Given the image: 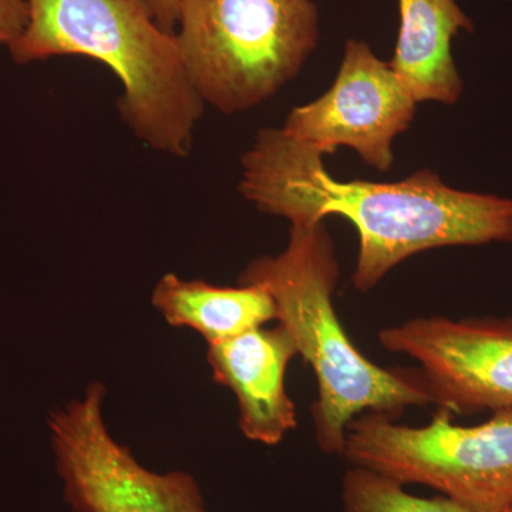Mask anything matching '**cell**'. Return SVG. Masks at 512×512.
<instances>
[{
  "mask_svg": "<svg viewBox=\"0 0 512 512\" xmlns=\"http://www.w3.org/2000/svg\"><path fill=\"white\" fill-rule=\"evenodd\" d=\"M239 192L259 211L293 222L338 215L360 248L353 285L375 288L404 259L441 247L512 244V198L454 190L431 170L399 183L335 180L323 154L264 128L241 160Z\"/></svg>",
  "mask_w": 512,
  "mask_h": 512,
  "instance_id": "1",
  "label": "cell"
},
{
  "mask_svg": "<svg viewBox=\"0 0 512 512\" xmlns=\"http://www.w3.org/2000/svg\"><path fill=\"white\" fill-rule=\"evenodd\" d=\"M339 274L332 238L325 221H319L293 222L284 252L249 262L239 275V284L268 289L278 309L276 320L315 373V436L330 456H343L346 429L359 414L396 420L407 407L431 404L419 370L386 369L353 345L333 306Z\"/></svg>",
  "mask_w": 512,
  "mask_h": 512,
  "instance_id": "2",
  "label": "cell"
},
{
  "mask_svg": "<svg viewBox=\"0 0 512 512\" xmlns=\"http://www.w3.org/2000/svg\"><path fill=\"white\" fill-rule=\"evenodd\" d=\"M25 32L9 46L28 64L83 56L109 67L121 83V120L160 153L190 154L204 101L185 74L175 33L158 25L147 0H28Z\"/></svg>",
  "mask_w": 512,
  "mask_h": 512,
  "instance_id": "3",
  "label": "cell"
},
{
  "mask_svg": "<svg viewBox=\"0 0 512 512\" xmlns=\"http://www.w3.org/2000/svg\"><path fill=\"white\" fill-rule=\"evenodd\" d=\"M319 35L312 0H181L175 29L192 89L228 116L298 76Z\"/></svg>",
  "mask_w": 512,
  "mask_h": 512,
  "instance_id": "4",
  "label": "cell"
},
{
  "mask_svg": "<svg viewBox=\"0 0 512 512\" xmlns=\"http://www.w3.org/2000/svg\"><path fill=\"white\" fill-rule=\"evenodd\" d=\"M343 457L404 485H427L471 512L512 505V409L470 427L453 424L440 407L423 427L359 414L346 429Z\"/></svg>",
  "mask_w": 512,
  "mask_h": 512,
  "instance_id": "5",
  "label": "cell"
},
{
  "mask_svg": "<svg viewBox=\"0 0 512 512\" xmlns=\"http://www.w3.org/2000/svg\"><path fill=\"white\" fill-rule=\"evenodd\" d=\"M106 387L89 384L82 399L50 414L49 431L64 501L73 512H205L195 478L141 466L107 429Z\"/></svg>",
  "mask_w": 512,
  "mask_h": 512,
  "instance_id": "6",
  "label": "cell"
},
{
  "mask_svg": "<svg viewBox=\"0 0 512 512\" xmlns=\"http://www.w3.org/2000/svg\"><path fill=\"white\" fill-rule=\"evenodd\" d=\"M379 342L419 363L440 409L458 416L512 409V316L410 319L380 330Z\"/></svg>",
  "mask_w": 512,
  "mask_h": 512,
  "instance_id": "7",
  "label": "cell"
},
{
  "mask_svg": "<svg viewBox=\"0 0 512 512\" xmlns=\"http://www.w3.org/2000/svg\"><path fill=\"white\" fill-rule=\"evenodd\" d=\"M416 104L390 63L363 40L350 39L333 86L318 100L295 107L281 130L323 156L352 148L386 173L394 160L393 140L413 123Z\"/></svg>",
  "mask_w": 512,
  "mask_h": 512,
  "instance_id": "8",
  "label": "cell"
},
{
  "mask_svg": "<svg viewBox=\"0 0 512 512\" xmlns=\"http://www.w3.org/2000/svg\"><path fill=\"white\" fill-rule=\"evenodd\" d=\"M296 355L291 333L281 323L208 345L212 376L235 394L239 429L247 439L276 446L298 426L285 383L286 370Z\"/></svg>",
  "mask_w": 512,
  "mask_h": 512,
  "instance_id": "9",
  "label": "cell"
},
{
  "mask_svg": "<svg viewBox=\"0 0 512 512\" xmlns=\"http://www.w3.org/2000/svg\"><path fill=\"white\" fill-rule=\"evenodd\" d=\"M397 5L399 35L390 66L416 103H457L464 83L451 45L460 32H474L473 20L456 0H397Z\"/></svg>",
  "mask_w": 512,
  "mask_h": 512,
  "instance_id": "10",
  "label": "cell"
},
{
  "mask_svg": "<svg viewBox=\"0 0 512 512\" xmlns=\"http://www.w3.org/2000/svg\"><path fill=\"white\" fill-rule=\"evenodd\" d=\"M151 302L170 325L195 330L208 345L237 338L278 319L271 293L254 284L231 288L167 274L154 286Z\"/></svg>",
  "mask_w": 512,
  "mask_h": 512,
  "instance_id": "11",
  "label": "cell"
},
{
  "mask_svg": "<svg viewBox=\"0 0 512 512\" xmlns=\"http://www.w3.org/2000/svg\"><path fill=\"white\" fill-rule=\"evenodd\" d=\"M342 507L343 512H471L444 495L416 497L394 478L359 466L343 476Z\"/></svg>",
  "mask_w": 512,
  "mask_h": 512,
  "instance_id": "12",
  "label": "cell"
},
{
  "mask_svg": "<svg viewBox=\"0 0 512 512\" xmlns=\"http://www.w3.org/2000/svg\"><path fill=\"white\" fill-rule=\"evenodd\" d=\"M28 22V0H0V45H13Z\"/></svg>",
  "mask_w": 512,
  "mask_h": 512,
  "instance_id": "13",
  "label": "cell"
},
{
  "mask_svg": "<svg viewBox=\"0 0 512 512\" xmlns=\"http://www.w3.org/2000/svg\"><path fill=\"white\" fill-rule=\"evenodd\" d=\"M158 25L168 33H175L181 0H147Z\"/></svg>",
  "mask_w": 512,
  "mask_h": 512,
  "instance_id": "14",
  "label": "cell"
},
{
  "mask_svg": "<svg viewBox=\"0 0 512 512\" xmlns=\"http://www.w3.org/2000/svg\"><path fill=\"white\" fill-rule=\"evenodd\" d=\"M505 512H512V505H511V507H510V508H508V510H507V511H505Z\"/></svg>",
  "mask_w": 512,
  "mask_h": 512,
  "instance_id": "15",
  "label": "cell"
},
{
  "mask_svg": "<svg viewBox=\"0 0 512 512\" xmlns=\"http://www.w3.org/2000/svg\"><path fill=\"white\" fill-rule=\"evenodd\" d=\"M511 2H512V0H511Z\"/></svg>",
  "mask_w": 512,
  "mask_h": 512,
  "instance_id": "16",
  "label": "cell"
}]
</instances>
